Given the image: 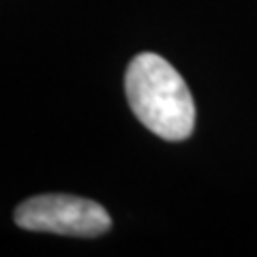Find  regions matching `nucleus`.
<instances>
[{"label": "nucleus", "instance_id": "1", "mask_svg": "<svg viewBox=\"0 0 257 257\" xmlns=\"http://www.w3.org/2000/svg\"><path fill=\"white\" fill-rule=\"evenodd\" d=\"M126 101L140 122L167 142H182L195 126V103L187 82L165 58L144 52L128 62Z\"/></svg>", "mask_w": 257, "mask_h": 257}, {"label": "nucleus", "instance_id": "2", "mask_svg": "<svg viewBox=\"0 0 257 257\" xmlns=\"http://www.w3.org/2000/svg\"><path fill=\"white\" fill-rule=\"evenodd\" d=\"M13 219L28 231L75 238L103 236L111 227V216L101 204L62 193H47L26 199L15 208Z\"/></svg>", "mask_w": 257, "mask_h": 257}]
</instances>
